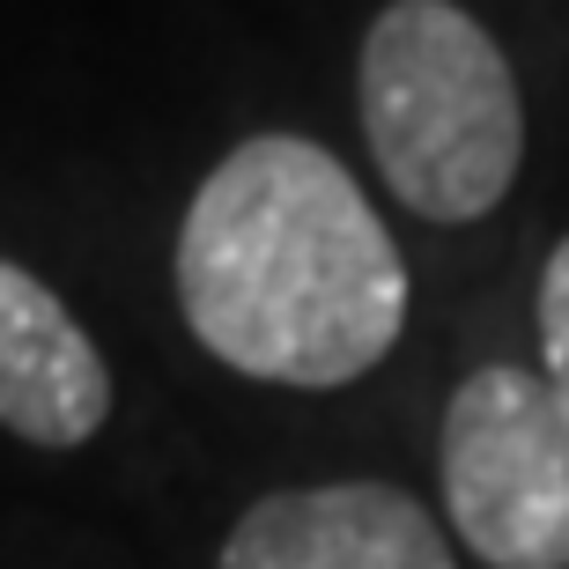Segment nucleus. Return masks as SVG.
<instances>
[{"instance_id":"obj_1","label":"nucleus","mask_w":569,"mask_h":569,"mask_svg":"<svg viewBox=\"0 0 569 569\" xmlns=\"http://www.w3.org/2000/svg\"><path fill=\"white\" fill-rule=\"evenodd\" d=\"M178 311L237 378L333 392L407 333V259L333 148L252 133L178 222Z\"/></svg>"},{"instance_id":"obj_2","label":"nucleus","mask_w":569,"mask_h":569,"mask_svg":"<svg viewBox=\"0 0 569 569\" xmlns=\"http://www.w3.org/2000/svg\"><path fill=\"white\" fill-rule=\"evenodd\" d=\"M356 111L385 192L437 230L503 208L526 163V97L459 0H385L362 30Z\"/></svg>"},{"instance_id":"obj_3","label":"nucleus","mask_w":569,"mask_h":569,"mask_svg":"<svg viewBox=\"0 0 569 569\" xmlns=\"http://www.w3.org/2000/svg\"><path fill=\"white\" fill-rule=\"evenodd\" d=\"M437 481L488 569H569V422L540 370L488 362L451 392Z\"/></svg>"},{"instance_id":"obj_4","label":"nucleus","mask_w":569,"mask_h":569,"mask_svg":"<svg viewBox=\"0 0 569 569\" xmlns=\"http://www.w3.org/2000/svg\"><path fill=\"white\" fill-rule=\"evenodd\" d=\"M214 569H459L443 526L392 481L274 488L230 526Z\"/></svg>"},{"instance_id":"obj_5","label":"nucleus","mask_w":569,"mask_h":569,"mask_svg":"<svg viewBox=\"0 0 569 569\" xmlns=\"http://www.w3.org/2000/svg\"><path fill=\"white\" fill-rule=\"evenodd\" d=\"M111 422V370L89 326L30 267L0 259V429L74 451Z\"/></svg>"},{"instance_id":"obj_6","label":"nucleus","mask_w":569,"mask_h":569,"mask_svg":"<svg viewBox=\"0 0 569 569\" xmlns=\"http://www.w3.org/2000/svg\"><path fill=\"white\" fill-rule=\"evenodd\" d=\"M540 378H548L555 407L569 422V237L540 267Z\"/></svg>"}]
</instances>
